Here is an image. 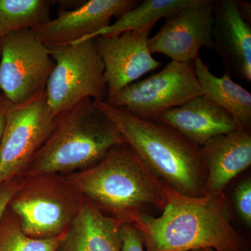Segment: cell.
Returning <instances> with one entry per match:
<instances>
[{
  "instance_id": "cell-4",
  "label": "cell",
  "mask_w": 251,
  "mask_h": 251,
  "mask_svg": "<svg viewBox=\"0 0 251 251\" xmlns=\"http://www.w3.org/2000/svg\"><path fill=\"white\" fill-rule=\"evenodd\" d=\"M122 143L110 119L92 99H85L57 117L53 130L24 176L66 175L87 169Z\"/></svg>"
},
{
  "instance_id": "cell-5",
  "label": "cell",
  "mask_w": 251,
  "mask_h": 251,
  "mask_svg": "<svg viewBox=\"0 0 251 251\" xmlns=\"http://www.w3.org/2000/svg\"><path fill=\"white\" fill-rule=\"evenodd\" d=\"M82 200L64 175L24 176L8 208L28 237L50 239L69 228Z\"/></svg>"
},
{
  "instance_id": "cell-15",
  "label": "cell",
  "mask_w": 251,
  "mask_h": 251,
  "mask_svg": "<svg viewBox=\"0 0 251 251\" xmlns=\"http://www.w3.org/2000/svg\"><path fill=\"white\" fill-rule=\"evenodd\" d=\"M200 150L206 171L205 194L223 193L231 180L251 166V130L219 135Z\"/></svg>"
},
{
  "instance_id": "cell-23",
  "label": "cell",
  "mask_w": 251,
  "mask_h": 251,
  "mask_svg": "<svg viewBox=\"0 0 251 251\" xmlns=\"http://www.w3.org/2000/svg\"><path fill=\"white\" fill-rule=\"evenodd\" d=\"M23 177L16 178L0 186V222L9 206L11 198L19 187Z\"/></svg>"
},
{
  "instance_id": "cell-14",
  "label": "cell",
  "mask_w": 251,
  "mask_h": 251,
  "mask_svg": "<svg viewBox=\"0 0 251 251\" xmlns=\"http://www.w3.org/2000/svg\"><path fill=\"white\" fill-rule=\"evenodd\" d=\"M155 121L176 130L200 148L216 136L242 129L232 115L202 95L167 110Z\"/></svg>"
},
{
  "instance_id": "cell-17",
  "label": "cell",
  "mask_w": 251,
  "mask_h": 251,
  "mask_svg": "<svg viewBox=\"0 0 251 251\" xmlns=\"http://www.w3.org/2000/svg\"><path fill=\"white\" fill-rule=\"evenodd\" d=\"M194 66L203 97L228 112L242 129L251 130L250 92L226 73L223 76H216L200 56L195 59Z\"/></svg>"
},
{
  "instance_id": "cell-1",
  "label": "cell",
  "mask_w": 251,
  "mask_h": 251,
  "mask_svg": "<svg viewBox=\"0 0 251 251\" xmlns=\"http://www.w3.org/2000/svg\"><path fill=\"white\" fill-rule=\"evenodd\" d=\"M166 190L161 215H144L133 224L146 251H242L244 243L231 224L224 192L193 197L166 184Z\"/></svg>"
},
{
  "instance_id": "cell-18",
  "label": "cell",
  "mask_w": 251,
  "mask_h": 251,
  "mask_svg": "<svg viewBox=\"0 0 251 251\" xmlns=\"http://www.w3.org/2000/svg\"><path fill=\"white\" fill-rule=\"evenodd\" d=\"M198 1V0H145L140 1L133 9L117 18L116 22L87 39H96L99 36L114 37L126 31L136 30L150 25H155L161 18L166 19L180 10L196 4Z\"/></svg>"
},
{
  "instance_id": "cell-26",
  "label": "cell",
  "mask_w": 251,
  "mask_h": 251,
  "mask_svg": "<svg viewBox=\"0 0 251 251\" xmlns=\"http://www.w3.org/2000/svg\"><path fill=\"white\" fill-rule=\"evenodd\" d=\"M0 55H1V38H0ZM1 97H2V94L0 93V100H1Z\"/></svg>"
},
{
  "instance_id": "cell-25",
  "label": "cell",
  "mask_w": 251,
  "mask_h": 251,
  "mask_svg": "<svg viewBox=\"0 0 251 251\" xmlns=\"http://www.w3.org/2000/svg\"><path fill=\"white\" fill-rule=\"evenodd\" d=\"M239 13L243 19L248 23L251 25V4L247 1H237Z\"/></svg>"
},
{
  "instance_id": "cell-6",
  "label": "cell",
  "mask_w": 251,
  "mask_h": 251,
  "mask_svg": "<svg viewBox=\"0 0 251 251\" xmlns=\"http://www.w3.org/2000/svg\"><path fill=\"white\" fill-rule=\"evenodd\" d=\"M48 48L54 65L46 97L54 116L69 111L85 99L106 100L104 64L95 39Z\"/></svg>"
},
{
  "instance_id": "cell-22",
  "label": "cell",
  "mask_w": 251,
  "mask_h": 251,
  "mask_svg": "<svg viewBox=\"0 0 251 251\" xmlns=\"http://www.w3.org/2000/svg\"><path fill=\"white\" fill-rule=\"evenodd\" d=\"M122 251H145L143 239L135 226L122 224Z\"/></svg>"
},
{
  "instance_id": "cell-9",
  "label": "cell",
  "mask_w": 251,
  "mask_h": 251,
  "mask_svg": "<svg viewBox=\"0 0 251 251\" xmlns=\"http://www.w3.org/2000/svg\"><path fill=\"white\" fill-rule=\"evenodd\" d=\"M57 119L48 105L46 93L21 105L9 102L0 144V186L24 176L33 157L53 130Z\"/></svg>"
},
{
  "instance_id": "cell-8",
  "label": "cell",
  "mask_w": 251,
  "mask_h": 251,
  "mask_svg": "<svg viewBox=\"0 0 251 251\" xmlns=\"http://www.w3.org/2000/svg\"><path fill=\"white\" fill-rule=\"evenodd\" d=\"M200 96L194 62L171 61L161 72L130 84L105 102L138 118L155 121L163 112Z\"/></svg>"
},
{
  "instance_id": "cell-10",
  "label": "cell",
  "mask_w": 251,
  "mask_h": 251,
  "mask_svg": "<svg viewBox=\"0 0 251 251\" xmlns=\"http://www.w3.org/2000/svg\"><path fill=\"white\" fill-rule=\"evenodd\" d=\"M215 0H198L166 18L148 41L151 54H165L178 62H194L201 48L214 49L212 39Z\"/></svg>"
},
{
  "instance_id": "cell-19",
  "label": "cell",
  "mask_w": 251,
  "mask_h": 251,
  "mask_svg": "<svg viewBox=\"0 0 251 251\" xmlns=\"http://www.w3.org/2000/svg\"><path fill=\"white\" fill-rule=\"evenodd\" d=\"M53 1L0 0V38L9 33L33 29L50 21Z\"/></svg>"
},
{
  "instance_id": "cell-3",
  "label": "cell",
  "mask_w": 251,
  "mask_h": 251,
  "mask_svg": "<svg viewBox=\"0 0 251 251\" xmlns=\"http://www.w3.org/2000/svg\"><path fill=\"white\" fill-rule=\"evenodd\" d=\"M93 101L162 182L186 196L205 195L206 171L200 147L168 126L138 118L105 101Z\"/></svg>"
},
{
  "instance_id": "cell-21",
  "label": "cell",
  "mask_w": 251,
  "mask_h": 251,
  "mask_svg": "<svg viewBox=\"0 0 251 251\" xmlns=\"http://www.w3.org/2000/svg\"><path fill=\"white\" fill-rule=\"evenodd\" d=\"M234 201L236 209L243 221L251 225V180L242 181L234 190Z\"/></svg>"
},
{
  "instance_id": "cell-2",
  "label": "cell",
  "mask_w": 251,
  "mask_h": 251,
  "mask_svg": "<svg viewBox=\"0 0 251 251\" xmlns=\"http://www.w3.org/2000/svg\"><path fill=\"white\" fill-rule=\"evenodd\" d=\"M86 201L121 224L166 205V184L125 142L95 165L64 175Z\"/></svg>"
},
{
  "instance_id": "cell-28",
  "label": "cell",
  "mask_w": 251,
  "mask_h": 251,
  "mask_svg": "<svg viewBox=\"0 0 251 251\" xmlns=\"http://www.w3.org/2000/svg\"><path fill=\"white\" fill-rule=\"evenodd\" d=\"M203 251V250H194V251Z\"/></svg>"
},
{
  "instance_id": "cell-27",
  "label": "cell",
  "mask_w": 251,
  "mask_h": 251,
  "mask_svg": "<svg viewBox=\"0 0 251 251\" xmlns=\"http://www.w3.org/2000/svg\"><path fill=\"white\" fill-rule=\"evenodd\" d=\"M203 251H215L213 250V249H204V250H203Z\"/></svg>"
},
{
  "instance_id": "cell-11",
  "label": "cell",
  "mask_w": 251,
  "mask_h": 251,
  "mask_svg": "<svg viewBox=\"0 0 251 251\" xmlns=\"http://www.w3.org/2000/svg\"><path fill=\"white\" fill-rule=\"evenodd\" d=\"M154 25L126 31L114 37L96 38V45L104 64L106 100L161 65L149 49L150 34Z\"/></svg>"
},
{
  "instance_id": "cell-13",
  "label": "cell",
  "mask_w": 251,
  "mask_h": 251,
  "mask_svg": "<svg viewBox=\"0 0 251 251\" xmlns=\"http://www.w3.org/2000/svg\"><path fill=\"white\" fill-rule=\"evenodd\" d=\"M214 50L226 74L251 82V26L239 13L237 0H215Z\"/></svg>"
},
{
  "instance_id": "cell-24",
  "label": "cell",
  "mask_w": 251,
  "mask_h": 251,
  "mask_svg": "<svg viewBox=\"0 0 251 251\" xmlns=\"http://www.w3.org/2000/svg\"><path fill=\"white\" fill-rule=\"evenodd\" d=\"M8 105H9V101L2 95L1 100H0V144H1L5 128H6Z\"/></svg>"
},
{
  "instance_id": "cell-7",
  "label": "cell",
  "mask_w": 251,
  "mask_h": 251,
  "mask_svg": "<svg viewBox=\"0 0 251 251\" xmlns=\"http://www.w3.org/2000/svg\"><path fill=\"white\" fill-rule=\"evenodd\" d=\"M54 65L49 48L31 29L1 38L0 90L13 105L34 100L46 93Z\"/></svg>"
},
{
  "instance_id": "cell-16",
  "label": "cell",
  "mask_w": 251,
  "mask_h": 251,
  "mask_svg": "<svg viewBox=\"0 0 251 251\" xmlns=\"http://www.w3.org/2000/svg\"><path fill=\"white\" fill-rule=\"evenodd\" d=\"M121 226L83 198L56 251H122Z\"/></svg>"
},
{
  "instance_id": "cell-12",
  "label": "cell",
  "mask_w": 251,
  "mask_h": 251,
  "mask_svg": "<svg viewBox=\"0 0 251 251\" xmlns=\"http://www.w3.org/2000/svg\"><path fill=\"white\" fill-rule=\"evenodd\" d=\"M136 0H90L76 9L62 11L58 16L31 29L47 47L72 44L88 39L108 27L139 3Z\"/></svg>"
},
{
  "instance_id": "cell-20",
  "label": "cell",
  "mask_w": 251,
  "mask_h": 251,
  "mask_svg": "<svg viewBox=\"0 0 251 251\" xmlns=\"http://www.w3.org/2000/svg\"><path fill=\"white\" fill-rule=\"evenodd\" d=\"M65 232L50 239L28 237L17 217L7 208L0 222V251H56Z\"/></svg>"
}]
</instances>
